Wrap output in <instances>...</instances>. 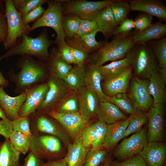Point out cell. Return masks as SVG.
<instances>
[{
	"mask_svg": "<svg viewBox=\"0 0 166 166\" xmlns=\"http://www.w3.org/2000/svg\"><path fill=\"white\" fill-rule=\"evenodd\" d=\"M17 66L19 69L17 73L12 69L7 73L10 80L15 85L14 93L16 94L46 82L50 75L46 64L31 57L21 56L18 59Z\"/></svg>",
	"mask_w": 166,
	"mask_h": 166,
	"instance_id": "obj_1",
	"label": "cell"
},
{
	"mask_svg": "<svg viewBox=\"0 0 166 166\" xmlns=\"http://www.w3.org/2000/svg\"><path fill=\"white\" fill-rule=\"evenodd\" d=\"M53 43L49 39L47 30L45 29L35 38L22 34L6 53L0 56V61L12 56L20 55L34 56L38 60L46 64L50 56L48 49Z\"/></svg>",
	"mask_w": 166,
	"mask_h": 166,
	"instance_id": "obj_2",
	"label": "cell"
},
{
	"mask_svg": "<svg viewBox=\"0 0 166 166\" xmlns=\"http://www.w3.org/2000/svg\"><path fill=\"white\" fill-rule=\"evenodd\" d=\"M134 31L124 35L114 37L113 40L97 51L88 55L84 64L99 66L108 61H114L125 58L135 45L133 40Z\"/></svg>",
	"mask_w": 166,
	"mask_h": 166,
	"instance_id": "obj_3",
	"label": "cell"
},
{
	"mask_svg": "<svg viewBox=\"0 0 166 166\" xmlns=\"http://www.w3.org/2000/svg\"><path fill=\"white\" fill-rule=\"evenodd\" d=\"M133 75L141 79L149 78L160 68L158 61L148 42L135 44L127 55Z\"/></svg>",
	"mask_w": 166,
	"mask_h": 166,
	"instance_id": "obj_4",
	"label": "cell"
},
{
	"mask_svg": "<svg viewBox=\"0 0 166 166\" xmlns=\"http://www.w3.org/2000/svg\"><path fill=\"white\" fill-rule=\"evenodd\" d=\"M32 135L45 134L57 137L67 147L71 143L70 138L60 124L52 117L36 111L30 116Z\"/></svg>",
	"mask_w": 166,
	"mask_h": 166,
	"instance_id": "obj_5",
	"label": "cell"
},
{
	"mask_svg": "<svg viewBox=\"0 0 166 166\" xmlns=\"http://www.w3.org/2000/svg\"><path fill=\"white\" fill-rule=\"evenodd\" d=\"M64 0H48V7L42 15L30 26V31L42 27H51L55 32L57 44L65 41V35L62 27V3Z\"/></svg>",
	"mask_w": 166,
	"mask_h": 166,
	"instance_id": "obj_6",
	"label": "cell"
},
{
	"mask_svg": "<svg viewBox=\"0 0 166 166\" xmlns=\"http://www.w3.org/2000/svg\"><path fill=\"white\" fill-rule=\"evenodd\" d=\"M61 141L55 136L45 134L32 135L29 151L40 159L48 160L61 159Z\"/></svg>",
	"mask_w": 166,
	"mask_h": 166,
	"instance_id": "obj_7",
	"label": "cell"
},
{
	"mask_svg": "<svg viewBox=\"0 0 166 166\" xmlns=\"http://www.w3.org/2000/svg\"><path fill=\"white\" fill-rule=\"evenodd\" d=\"M114 0L91 1L86 0H64L62 14H72L81 19L95 20L99 12L110 6Z\"/></svg>",
	"mask_w": 166,
	"mask_h": 166,
	"instance_id": "obj_8",
	"label": "cell"
},
{
	"mask_svg": "<svg viewBox=\"0 0 166 166\" xmlns=\"http://www.w3.org/2000/svg\"><path fill=\"white\" fill-rule=\"evenodd\" d=\"M4 1L7 22V34L6 40L3 44L4 49L8 50L22 34H30V26L29 25L23 24L22 16L15 9L12 0Z\"/></svg>",
	"mask_w": 166,
	"mask_h": 166,
	"instance_id": "obj_9",
	"label": "cell"
},
{
	"mask_svg": "<svg viewBox=\"0 0 166 166\" xmlns=\"http://www.w3.org/2000/svg\"><path fill=\"white\" fill-rule=\"evenodd\" d=\"M57 120L65 130L70 138L74 140L91 123L86 120L79 112L61 113L53 110L43 112Z\"/></svg>",
	"mask_w": 166,
	"mask_h": 166,
	"instance_id": "obj_10",
	"label": "cell"
},
{
	"mask_svg": "<svg viewBox=\"0 0 166 166\" xmlns=\"http://www.w3.org/2000/svg\"><path fill=\"white\" fill-rule=\"evenodd\" d=\"M133 75L130 66L105 78L101 82L103 93L110 98L118 93H126Z\"/></svg>",
	"mask_w": 166,
	"mask_h": 166,
	"instance_id": "obj_11",
	"label": "cell"
},
{
	"mask_svg": "<svg viewBox=\"0 0 166 166\" xmlns=\"http://www.w3.org/2000/svg\"><path fill=\"white\" fill-rule=\"evenodd\" d=\"M130 81L127 95L134 108L144 111L148 110L153 104V98L148 89L149 78L141 79L133 75Z\"/></svg>",
	"mask_w": 166,
	"mask_h": 166,
	"instance_id": "obj_12",
	"label": "cell"
},
{
	"mask_svg": "<svg viewBox=\"0 0 166 166\" xmlns=\"http://www.w3.org/2000/svg\"><path fill=\"white\" fill-rule=\"evenodd\" d=\"M147 130L144 127L123 140L115 149L114 156L117 159L124 160L138 154L148 143Z\"/></svg>",
	"mask_w": 166,
	"mask_h": 166,
	"instance_id": "obj_13",
	"label": "cell"
},
{
	"mask_svg": "<svg viewBox=\"0 0 166 166\" xmlns=\"http://www.w3.org/2000/svg\"><path fill=\"white\" fill-rule=\"evenodd\" d=\"M148 110V142L162 140L164 136V104H153Z\"/></svg>",
	"mask_w": 166,
	"mask_h": 166,
	"instance_id": "obj_14",
	"label": "cell"
},
{
	"mask_svg": "<svg viewBox=\"0 0 166 166\" xmlns=\"http://www.w3.org/2000/svg\"><path fill=\"white\" fill-rule=\"evenodd\" d=\"M45 99L36 111L43 112L53 108L71 89L63 80L50 74Z\"/></svg>",
	"mask_w": 166,
	"mask_h": 166,
	"instance_id": "obj_15",
	"label": "cell"
},
{
	"mask_svg": "<svg viewBox=\"0 0 166 166\" xmlns=\"http://www.w3.org/2000/svg\"><path fill=\"white\" fill-rule=\"evenodd\" d=\"M48 88L47 81L36 85L26 91L25 100L19 110V116H29L36 111L44 101Z\"/></svg>",
	"mask_w": 166,
	"mask_h": 166,
	"instance_id": "obj_16",
	"label": "cell"
},
{
	"mask_svg": "<svg viewBox=\"0 0 166 166\" xmlns=\"http://www.w3.org/2000/svg\"><path fill=\"white\" fill-rule=\"evenodd\" d=\"M107 125L98 120L86 127L81 133L85 146L92 150L101 148L104 140Z\"/></svg>",
	"mask_w": 166,
	"mask_h": 166,
	"instance_id": "obj_17",
	"label": "cell"
},
{
	"mask_svg": "<svg viewBox=\"0 0 166 166\" xmlns=\"http://www.w3.org/2000/svg\"><path fill=\"white\" fill-rule=\"evenodd\" d=\"M79 112L87 120L90 121L96 117L97 109L100 102L97 93L84 86L78 90Z\"/></svg>",
	"mask_w": 166,
	"mask_h": 166,
	"instance_id": "obj_18",
	"label": "cell"
},
{
	"mask_svg": "<svg viewBox=\"0 0 166 166\" xmlns=\"http://www.w3.org/2000/svg\"><path fill=\"white\" fill-rule=\"evenodd\" d=\"M130 10L141 12L157 17L159 21H166V7L160 0H128Z\"/></svg>",
	"mask_w": 166,
	"mask_h": 166,
	"instance_id": "obj_19",
	"label": "cell"
},
{
	"mask_svg": "<svg viewBox=\"0 0 166 166\" xmlns=\"http://www.w3.org/2000/svg\"><path fill=\"white\" fill-rule=\"evenodd\" d=\"M98 30L92 33L83 35H75L71 38L65 39L67 44L71 47L80 49L86 52L89 55L92 54L106 45L108 42L105 41L98 42L96 36Z\"/></svg>",
	"mask_w": 166,
	"mask_h": 166,
	"instance_id": "obj_20",
	"label": "cell"
},
{
	"mask_svg": "<svg viewBox=\"0 0 166 166\" xmlns=\"http://www.w3.org/2000/svg\"><path fill=\"white\" fill-rule=\"evenodd\" d=\"M4 88L0 86V106L7 118L12 121L19 117V112L25 101L26 92L12 97L6 93Z\"/></svg>",
	"mask_w": 166,
	"mask_h": 166,
	"instance_id": "obj_21",
	"label": "cell"
},
{
	"mask_svg": "<svg viewBox=\"0 0 166 166\" xmlns=\"http://www.w3.org/2000/svg\"><path fill=\"white\" fill-rule=\"evenodd\" d=\"M166 152L165 144L158 142H148L139 153L148 166H161Z\"/></svg>",
	"mask_w": 166,
	"mask_h": 166,
	"instance_id": "obj_22",
	"label": "cell"
},
{
	"mask_svg": "<svg viewBox=\"0 0 166 166\" xmlns=\"http://www.w3.org/2000/svg\"><path fill=\"white\" fill-rule=\"evenodd\" d=\"M85 66V86L97 93L100 102H109L110 98L105 94L102 89L99 66L93 64H86Z\"/></svg>",
	"mask_w": 166,
	"mask_h": 166,
	"instance_id": "obj_23",
	"label": "cell"
},
{
	"mask_svg": "<svg viewBox=\"0 0 166 166\" xmlns=\"http://www.w3.org/2000/svg\"><path fill=\"white\" fill-rule=\"evenodd\" d=\"M67 152L64 157L67 166H83L90 148L84 145L81 133L67 147Z\"/></svg>",
	"mask_w": 166,
	"mask_h": 166,
	"instance_id": "obj_24",
	"label": "cell"
},
{
	"mask_svg": "<svg viewBox=\"0 0 166 166\" xmlns=\"http://www.w3.org/2000/svg\"><path fill=\"white\" fill-rule=\"evenodd\" d=\"M166 35V24L159 21L141 31L135 30L133 40L135 44H144L152 40L160 39Z\"/></svg>",
	"mask_w": 166,
	"mask_h": 166,
	"instance_id": "obj_25",
	"label": "cell"
},
{
	"mask_svg": "<svg viewBox=\"0 0 166 166\" xmlns=\"http://www.w3.org/2000/svg\"><path fill=\"white\" fill-rule=\"evenodd\" d=\"M95 20L98 26V32L103 34L105 41H107L119 25L110 6L101 10L97 14Z\"/></svg>",
	"mask_w": 166,
	"mask_h": 166,
	"instance_id": "obj_26",
	"label": "cell"
},
{
	"mask_svg": "<svg viewBox=\"0 0 166 166\" xmlns=\"http://www.w3.org/2000/svg\"><path fill=\"white\" fill-rule=\"evenodd\" d=\"M96 117L98 120L107 125L128 118L117 106L110 102H100L96 111Z\"/></svg>",
	"mask_w": 166,
	"mask_h": 166,
	"instance_id": "obj_27",
	"label": "cell"
},
{
	"mask_svg": "<svg viewBox=\"0 0 166 166\" xmlns=\"http://www.w3.org/2000/svg\"><path fill=\"white\" fill-rule=\"evenodd\" d=\"M129 124L128 117L113 124L107 125L106 133L102 147L107 149L113 148L122 139Z\"/></svg>",
	"mask_w": 166,
	"mask_h": 166,
	"instance_id": "obj_28",
	"label": "cell"
},
{
	"mask_svg": "<svg viewBox=\"0 0 166 166\" xmlns=\"http://www.w3.org/2000/svg\"><path fill=\"white\" fill-rule=\"evenodd\" d=\"M46 64L50 75L63 80L72 68L60 57L57 47L52 49L49 59Z\"/></svg>",
	"mask_w": 166,
	"mask_h": 166,
	"instance_id": "obj_29",
	"label": "cell"
},
{
	"mask_svg": "<svg viewBox=\"0 0 166 166\" xmlns=\"http://www.w3.org/2000/svg\"><path fill=\"white\" fill-rule=\"evenodd\" d=\"M20 154L14 148L9 139L0 142V166H22Z\"/></svg>",
	"mask_w": 166,
	"mask_h": 166,
	"instance_id": "obj_30",
	"label": "cell"
},
{
	"mask_svg": "<svg viewBox=\"0 0 166 166\" xmlns=\"http://www.w3.org/2000/svg\"><path fill=\"white\" fill-rule=\"evenodd\" d=\"M49 110L61 113L79 112L78 91L71 90Z\"/></svg>",
	"mask_w": 166,
	"mask_h": 166,
	"instance_id": "obj_31",
	"label": "cell"
},
{
	"mask_svg": "<svg viewBox=\"0 0 166 166\" xmlns=\"http://www.w3.org/2000/svg\"><path fill=\"white\" fill-rule=\"evenodd\" d=\"M148 86L149 92L153 97V104L164 103L166 100L165 83L158 71L153 73L149 78Z\"/></svg>",
	"mask_w": 166,
	"mask_h": 166,
	"instance_id": "obj_32",
	"label": "cell"
},
{
	"mask_svg": "<svg viewBox=\"0 0 166 166\" xmlns=\"http://www.w3.org/2000/svg\"><path fill=\"white\" fill-rule=\"evenodd\" d=\"M86 66L75 65L69 72L64 81L72 90L78 91L85 86Z\"/></svg>",
	"mask_w": 166,
	"mask_h": 166,
	"instance_id": "obj_33",
	"label": "cell"
},
{
	"mask_svg": "<svg viewBox=\"0 0 166 166\" xmlns=\"http://www.w3.org/2000/svg\"><path fill=\"white\" fill-rule=\"evenodd\" d=\"M128 118L129 124L123 138L140 131L143 125L146 124L148 121L147 113L139 109L134 108Z\"/></svg>",
	"mask_w": 166,
	"mask_h": 166,
	"instance_id": "obj_34",
	"label": "cell"
},
{
	"mask_svg": "<svg viewBox=\"0 0 166 166\" xmlns=\"http://www.w3.org/2000/svg\"><path fill=\"white\" fill-rule=\"evenodd\" d=\"M31 137V136L13 130L10 135L9 140L17 151L25 155L29 151Z\"/></svg>",
	"mask_w": 166,
	"mask_h": 166,
	"instance_id": "obj_35",
	"label": "cell"
},
{
	"mask_svg": "<svg viewBox=\"0 0 166 166\" xmlns=\"http://www.w3.org/2000/svg\"><path fill=\"white\" fill-rule=\"evenodd\" d=\"M81 19L72 14H62V24L65 39L69 38L76 35L78 30Z\"/></svg>",
	"mask_w": 166,
	"mask_h": 166,
	"instance_id": "obj_36",
	"label": "cell"
},
{
	"mask_svg": "<svg viewBox=\"0 0 166 166\" xmlns=\"http://www.w3.org/2000/svg\"><path fill=\"white\" fill-rule=\"evenodd\" d=\"M148 43L158 61L160 68L166 67V36Z\"/></svg>",
	"mask_w": 166,
	"mask_h": 166,
	"instance_id": "obj_37",
	"label": "cell"
},
{
	"mask_svg": "<svg viewBox=\"0 0 166 166\" xmlns=\"http://www.w3.org/2000/svg\"><path fill=\"white\" fill-rule=\"evenodd\" d=\"M130 66V61L127 55L125 58L122 59L113 61L107 65L100 66L102 80L119 71Z\"/></svg>",
	"mask_w": 166,
	"mask_h": 166,
	"instance_id": "obj_38",
	"label": "cell"
},
{
	"mask_svg": "<svg viewBox=\"0 0 166 166\" xmlns=\"http://www.w3.org/2000/svg\"><path fill=\"white\" fill-rule=\"evenodd\" d=\"M110 6L117 22L119 24L127 18L130 10V7L127 0H114Z\"/></svg>",
	"mask_w": 166,
	"mask_h": 166,
	"instance_id": "obj_39",
	"label": "cell"
},
{
	"mask_svg": "<svg viewBox=\"0 0 166 166\" xmlns=\"http://www.w3.org/2000/svg\"><path fill=\"white\" fill-rule=\"evenodd\" d=\"M109 102L117 106L120 110L130 115L134 109L132 101L126 93L115 94L110 98Z\"/></svg>",
	"mask_w": 166,
	"mask_h": 166,
	"instance_id": "obj_40",
	"label": "cell"
},
{
	"mask_svg": "<svg viewBox=\"0 0 166 166\" xmlns=\"http://www.w3.org/2000/svg\"><path fill=\"white\" fill-rule=\"evenodd\" d=\"M48 0H12L13 4L21 16L40 5L47 2Z\"/></svg>",
	"mask_w": 166,
	"mask_h": 166,
	"instance_id": "obj_41",
	"label": "cell"
},
{
	"mask_svg": "<svg viewBox=\"0 0 166 166\" xmlns=\"http://www.w3.org/2000/svg\"><path fill=\"white\" fill-rule=\"evenodd\" d=\"M106 157V151L101 148L94 150L90 148L83 166H98L105 162Z\"/></svg>",
	"mask_w": 166,
	"mask_h": 166,
	"instance_id": "obj_42",
	"label": "cell"
},
{
	"mask_svg": "<svg viewBox=\"0 0 166 166\" xmlns=\"http://www.w3.org/2000/svg\"><path fill=\"white\" fill-rule=\"evenodd\" d=\"M11 121L13 130L30 136H32L30 129L29 116H19Z\"/></svg>",
	"mask_w": 166,
	"mask_h": 166,
	"instance_id": "obj_43",
	"label": "cell"
},
{
	"mask_svg": "<svg viewBox=\"0 0 166 166\" xmlns=\"http://www.w3.org/2000/svg\"><path fill=\"white\" fill-rule=\"evenodd\" d=\"M58 52L61 58L67 63L77 65L76 61L71 50V47L65 41L57 44Z\"/></svg>",
	"mask_w": 166,
	"mask_h": 166,
	"instance_id": "obj_44",
	"label": "cell"
},
{
	"mask_svg": "<svg viewBox=\"0 0 166 166\" xmlns=\"http://www.w3.org/2000/svg\"><path fill=\"white\" fill-rule=\"evenodd\" d=\"M97 30H98V26L95 20L81 19L79 27L76 35L80 36L88 34Z\"/></svg>",
	"mask_w": 166,
	"mask_h": 166,
	"instance_id": "obj_45",
	"label": "cell"
},
{
	"mask_svg": "<svg viewBox=\"0 0 166 166\" xmlns=\"http://www.w3.org/2000/svg\"><path fill=\"white\" fill-rule=\"evenodd\" d=\"M134 28V20L127 18L119 24L114 31L113 35L114 37L128 34L132 32Z\"/></svg>",
	"mask_w": 166,
	"mask_h": 166,
	"instance_id": "obj_46",
	"label": "cell"
},
{
	"mask_svg": "<svg viewBox=\"0 0 166 166\" xmlns=\"http://www.w3.org/2000/svg\"><path fill=\"white\" fill-rule=\"evenodd\" d=\"M109 166H148L142 158L138 154L121 162L111 161Z\"/></svg>",
	"mask_w": 166,
	"mask_h": 166,
	"instance_id": "obj_47",
	"label": "cell"
},
{
	"mask_svg": "<svg viewBox=\"0 0 166 166\" xmlns=\"http://www.w3.org/2000/svg\"><path fill=\"white\" fill-rule=\"evenodd\" d=\"M45 10L40 5L29 12L22 16V22L25 25H29L31 22H35L43 14Z\"/></svg>",
	"mask_w": 166,
	"mask_h": 166,
	"instance_id": "obj_48",
	"label": "cell"
},
{
	"mask_svg": "<svg viewBox=\"0 0 166 166\" xmlns=\"http://www.w3.org/2000/svg\"><path fill=\"white\" fill-rule=\"evenodd\" d=\"M153 16L142 13L136 16L134 21L135 30L141 31L147 28L152 24Z\"/></svg>",
	"mask_w": 166,
	"mask_h": 166,
	"instance_id": "obj_49",
	"label": "cell"
},
{
	"mask_svg": "<svg viewBox=\"0 0 166 166\" xmlns=\"http://www.w3.org/2000/svg\"><path fill=\"white\" fill-rule=\"evenodd\" d=\"M46 163L31 152L24 159V162L22 166H46Z\"/></svg>",
	"mask_w": 166,
	"mask_h": 166,
	"instance_id": "obj_50",
	"label": "cell"
},
{
	"mask_svg": "<svg viewBox=\"0 0 166 166\" xmlns=\"http://www.w3.org/2000/svg\"><path fill=\"white\" fill-rule=\"evenodd\" d=\"M13 130L10 121L8 118L0 120V135L5 139H9L10 135Z\"/></svg>",
	"mask_w": 166,
	"mask_h": 166,
	"instance_id": "obj_51",
	"label": "cell"
},
{
	"mask_svg": "<svg viewBox=\"0 0 166 166\" xmlns=\"http://www.w3.org/2000/svg\"><path fill=\"white\" fill-rule=\"evenodd\" d=\"M70 47L71 50L76 61L77 65L80 66L84 65L85 61L89 55L88 54L80 49Z\"/></svg>",
	"mask_w": 166,
	"mask_h": 166,
	"instance_id": "obj_52",
	"label": "cell"
},
{
	"mask_svg": "<svg viewBox=\"0 0 166 166\" xmlns=\"http://www.w3.org/2000/svg\"><path fill=\"white\" fill-rule=\"evenodd\" d=\"M7 34V25L5 14H0V43H3L5 41Z\"/></svg>",
	"mask_w": 166,
	"mask_h": 166,
	"instance_id": "obj_53",
	"label": "cell"
},
{
	"mask_svg": "<svg viewBox=\"0 0 166 166\" xmlns=\"http://www.w3.org/2000/svg\"><path fill=\"white\" fill-rule=\"evenodd\" d=\"M46 163V166H67L64 158L57 160H48Z\"/></svg>",
	"mask_w": 166,
	"mask_h": 166,
	"instance_id": "obj_54",
	"label": "cell"
},
{
	"mask_svg": "<svg viewBox=\"0 0 166 166\" xmlns=\"http://www.w3.org/2000/svg\"><path fill=\"white\" fill-rule=\"evenodd\" d=\"M9 85V81L4 77L2 72L0 71V86L4 88H6Z\"/></svg>",
	"mask_w": 166,
	"mask_h": 166,
	"instance_id": "obj_55",
	"label": "cell"
},
{
	"mask_svg": "<svg viewBox=\"0 0 166 166\" xmlns=\"http://www.w3.org/2000/svg\"><path fill=\"white\" fill-rule=\"evenodd\" d=\"M160 77L164 81V83H166V67L160 68L158 71Z\"/></svg>",
	"mask_w": 166,
	"mask_h": 166,
	"instance_id": "obj_56",
	"label": "cell"
},
{
	"mask_svg": "<svg viewBox=\"0 0 166 166\" xmlns=\"http://www.w3.org/2000/svg\"><path fill=\"white\" fill-rule=\"evenodd\" d=\"M5 13V7L4 1L0 0V14Z\"/></svg>",
	"mask_w": 166,
	"mask_h": 166,
	"instance_id": "obj_57",
	"label": "cell"
},
{
	"mask_svg": "<svg viewBox=\"0 0 166 166\" xmlns=\"http://www.w3.org/2000/svg\"><path fill=\"white\" fill-rule=\"evenodd\" d=\"M0 118L2 119H6L7 118L4 112L0 106Z\"/></svg>",
	"mask_w": 166,
	"mask_h": 166,
	"instance_id": "obj_58",
	"label": "cell"
},
{
	"mask_svg": "<svg viewBox=\"0 0 166 166\" xmlns=\"http://www.w3.org/2000/svg\"><path fill=\"white\" fill-rule=\"evenodd\" d=\"M111 161L109 157H107L102 166H109Z\"/></svg>",
	"mask_w": 166,
	"mask_h": 166,
	"instance_id": "obj_59",
	"label": "cell"
}]
</instances>
